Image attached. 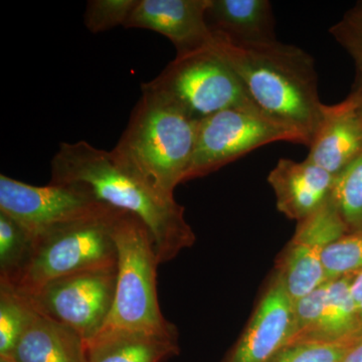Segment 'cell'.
Segmentation results:
<instances>
[{"label": "cell", "mask_w": 362, "mask_h": 362, "mask_svg": "<svg viewBox=\"0 0 362 362\" xmlns=\"http://www.w3.org/2000/svg\"><path fill=\"white\" fill-rule=\"evenodd\" d=\"M107 204L78 183L35 187L0 175V211L18 221L33 235L52 226L85 218Z\"/></svg>", "instance_id": "9"}, {"label": "cell", "mask_w": 362, "mask_h": 362, "mask_svg": "<svg viewBox=\"0 0 362 362\" xmlns=\"http://www.w3.org/2000/svg\"><path fill=\"white\" fill-rule=\"evenodd\" d=\"M49 182L84 185L98 201L138 216L151 233L160 264L175 259L197 239L175 195L162 192L113 151L86 141L61 143L52 159Z\"/></svg>", "instance_id": "1"}, {"label": "cell", "mask_w": 362, "mask_h": 362, "mask_svg": "<svg viewBox=\"0 0 362 362\" xmlns=\"http://www.w3.org/2000/svg\"><path fill=\"white\" fill-rule=\"evenodd\" d=\"M35 235L0 211V282L14 285L32 259Z\"/></svg>", "instance_id": "19"}, {"label": "cell", "mask_w": 362, "mask_h": 362, "mask_svg": "<svg viewBox=\"0 0 362 362\" xmlns=\"http://www.w3.org/2000/svg\"><path fill=\"white\" fill-rule=\"evenodd\" d=\"M293 302L275 273L246 329L223 362H268L292 334Z\"/></svg>", "instance_id": "13"}, {"label": "cell", "mask_w": 362, "mask_h": 362, "mask_svg": "<svg viewBox=\"0 0 362 362\" xmlns=\"http://www.w3.org/2000/svg\"><path fill=\"white\" fill-rule=\"evenodd\" d=\"M213 37L211 47L237 74L255 106L301 136L309 147L324 105L310 54L278 40L233 45Z\"/></svg>", "instance_id": "2"}, {"label": "cell", "mask_w": 362, "mask_h": 362, "mask_svg": "<svg viewBox=\"0 0 362 362\" xmlns=\"http://www.w3.org/2000/svg\"><path fill=\"white\" fill-rule=\"evenodd\" d=\"M349 233L330 197L303 221L277 264L276 274L283 281L292 302L327 282L322 257L327 247Z\"/></svg>", "instance_id": "10"}, {"label": "cell", "mask_w": 362, "mask_h": 362, "mask_svg": "<svg viewBox=\"0 0 362 362\" xmlns=\"http://www.w3.org/2000/svg\"><path fill=\"white\" fill-rule=\"evenodd\" d=\"M356 275L352 274L327 281L320 320L300 343L352 344L362 337L361 317L351 289Z\"/></svg>", "instance_id": "18"}, {"label": "cell", "mask_w": 362, "mask_h": 362, "mask_svg": "<svg viewBox=\"0 0 362 362\" xmlns=\"http://www.w3.org/2000/svg\"><path fill=\"white\" fill-rule=\"evenodd\" d=\"M351 289L362 320V271L354 277Z\"/></svg>", "instance_id": "27"}, {"label": "cell", "mask_w": 362, "mask_h": 362, "mask_svg": "<svg viewBox=\"0 0 362 362\" xmlns=\"http://www.w3.org/2000/svg\"><path fill=\"white\" fill-rule=\"evenodd\" d=\"M362 153V89L335 105H323L322 115L306 159L337 176Z\"/></svg>", "instance_id": "12"}, {"label": "cell", "mask_w": 362, "mask_h": 362, "mask_svg": "<svg viewBox=\"0 0 362 362\" xmlns=\"http://www.w3.org/2000/svg\"><path fill=\"white\" fill-rule=\"evenodd\" d=\"M37 314L28 297L0 282V356H11Z\"/></svg>", "instance_id": "20"}, {"label": "cell", "mask_w": 362, "mask_h": 362, "mask_svg": "<svg viewBox=\"0 0 362 362\" xmlns=\"http://www.w3.org/2000/svg\"><path fill=\"white\" fill-rule=\"evenodd\" d=\"M352 344L298 343L285 345L268 362H340Z\"/></svg>", "instance_id": "24"}, {"label": "cell", "mask_w": 362, "mask_h": 362, "mask_svg": "<svg viewBox=\"0 0 362 362\" xmlns=\"http://www.w3.org/2000/svg\"><path fill=\"white\" fill-rule=\"evenodd\" d=\"M114 240L117 250L115 298L102 330L178 337L175 324L166 320L159 306L157 267L160 263L148 228L134 214L121 211L114 226Z\"/></svg>", "instance_id": "4"}, {"label": "cell", "mask_w": 362, "mask_h": 362, "mask_svg": "<svg viewBox=\"0 0 362 362\" xmlns=\"http://www.w3.org/2000/svg\"><path fill=\"white\" fill-rule=\"evenodd\" d=\"M340 362H362V337L347 349Z\"/></svg>", "instance_id": "26"}, {"label": "cell", "mask_w": 362, "mask_h": 362, "mask_svg": "<svg viewBox=\"0 0 362 362\" xmlns=\"http://www.w3.org/2000/svg\"><path fill=\"white\" fill-rule=\"evenodd\" d=\"M330 199L349 233H362V153L335 176Z\"/></svg>", "instance_id": "21"}, {"label": "cell", "mask_w": 362, "mask_h": 362, "mask_svg": "<svg viewBox=\"0 0 362 362\" xmlns=\"http://www.w3.org/2000/svg\"><path fill=\"white\" fill-rule=\"evenodd\" d=\"M121 211L106 206L85 218L52 226L35 235L32 259L13 285L14 289L30 296L56 279L116 266L114 226Z\"/></svg>", "instance_id": "5"}, {"label": "cell", "mask_w": 362, "mask_h": 362, "mask_svg": "<svg viewBox=\"0 0 362 362\" xmlns=\"http://www.w3.org/2000/svg\"><path fill=\"white\" fill-rule=\"evenodd\" d=\"M211 0H138L125 28L160 33L175 45L177 56L206 49L214 37L206 23Z\"/></svg>", "instance_id": "11"}, {"label": "cell", "mask_w": 362, "mask_h": 362, "mask_svg": "<svg viewBox=\"0 0 362 362\" xmlns=\"http://www.w3.org/2000/svg\"><path fill=\"white\" fill-rule=\"evenodd\" d=\"M141 90L112 151L162 192L175 195L194 156L199 122L160 93L144 85Z\"/></svg>", "instance_id": "3"}, {"label": "cell", "mask_w": 362, "mask_h": 362, "mask_svg": "<svg viewBox=\"0 0 362 362\" xmlns=\"http://www.w3.org/2000/svg\"><path fill=\"white\" fill-rule=\"evenodd\" d=\"M206 18L213 35L230 44L277 40L273 8L268 0H211Z\"/></svg>", "instance_id": "15"}, {"label": "cell", "mask_w": 362, "mask_h": 362, "mask_svg": "<svg viewBox=\"0 0 362 362\" xmlns=\"http://www.w3.org/2000/svg\"><path fill=\"white\" fill-rule=\"evenodd\" d=\"M326 281L362 271V233H345L333 242L322 257Z\"/></svg>", "instance_id": "22"}, {"label": "cell", "mask_w": 362, "mask_h": 362, "mask_svg": "<svg viewBox=\"0 0 362 362\" xmlns=\"http://www.w3.org/2000/svg\"><path fill=\"white\" fill-rule=\"evenodd\" d=\"M89 362H165L180 352L178 337L104 329L87 342Z\"/></svg>", "instance_id": "17"}, {"label": "cell", "mask_w": 362, "mask_h": 362, "mask_svg": "<svg viewBox=\"0 0 362 362\" xmlns=\"http://www.w3.org/2000/svg\"><path fill=\"white\" fill-rule=\"evenodd\" d=\"M138 0H90L84 13L86 28L93 33L125 25Z\"/></svg>", "instance_id": "23"}, {"label": "cell", "mask_w": 362, "mask_h": 362, "mask_svg": "<svg viewBox=\"0 0 362 362\" xmlns=\"http://www.w3.org/2000/svg\"><path fill=\"white\" fill-rule=\"evenodd\" d=\"M116 284L117 267H107L56 279L26 297L40 315L65 324L89 342L108 320Z\"/></svg>", "instance_id": "8"}, {"label": "cell", "mask_w": 362, "mask_h": 362, "mask_svg": "<svg viewBox=\"0 0 362 362\" xmlns=\"http://www.w3.org/2000/svg\"><path fill=\"white\" fill-rule=\"evenodd\" d=\"M274 142L306 146L296 132L271 120L261 111L232 108L199 123L194 156L185 181L211 175L252 150Z\"/></svg>", "instance_id": "7"}, {"label": "cell", "mask_w": 362, "mask_h": 362, "mask_svg": "<svg viewBox=\"0 0 362 362\" xmlns=\"http://www.w3.org/2000/svg\"><path fill=\"white\" fill-rule=\"evenodd\" d=\"M335 176L305 159H279L269 173L268 182L273 188L277 209L290 220L303 221L327 201Z\"/></svg>", "instance_id": "14"}, {"label": "cell", "mask_w": 362, "mask_h": 362, "mask_svg": "<svg viewBox=\"0 0 362 362\" xmlns=\"http://www.w3.org/2000/svg\"><path fill=\"white\" fill-rule=\"evenodd\" d=\"M0 362H16L11 357L0 356Z\"/></svg>", "instance_id": "28"}, {"label": "cell", "mask_w": 362, "mask_h": 362, "mask_svg": "<svg viewBox=\"0 0 362 362\" xmlns=\"http://www.w3.org/2000/svg\"><path fill=\"white\" fill-rule=\"evenodd\" d=\"M11 357L16 362H89L84 338L65 324L40 313Z\"/></svg>", "instance_id": "16"}, {"label": "cell", "mask_w": 362, "mask_h": 362, "mask_svg": "<svg viewBox=\"0 0 362 362\" xmlns=\"http://www.w3.org/2000/svg\"><path fill=\"white\" fill-rule=\"evenodd\" d=\"M330 33L351 54L362 74V4L345 14Z\"/></svg>", "instance_id": "25"}, {"label": "cell", "mask_w": 362, "mask_h": 362, "mask_svg": "<svg viewBox=\"0 0 362 362\" xmlns=\"http://www.w3.org/2000/svg\"><path fill=\"white\" fill-rule=\"evenodd\" d=\"M142 85L168 97L199 123L226 109L259 110L237 74L211 45L176 56L156 78Z\"/></svg>", "instance_id": "6"}]
</instances>
